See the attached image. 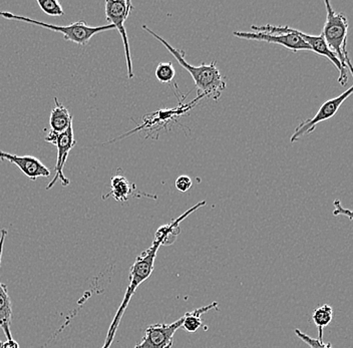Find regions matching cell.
<instances>
[{"mask_svg": "<svg viewBox=\"0 0 353 348\" xmlns=\"http://www.w3.org/2000/svg\"><path fill=\"white\" fill-rule=\"evenodd\" d=\"M143 30L153 35L154 39L162 43L165 48L175 57L181 67L185 68L191 74L196 88L199 90L198 94H205V98L212 99L215 101L219 100L221 96H222V92L226 89L227 85L224 76H222L219 68L216 65V61H212L210 65L202 63L199 67H194L193 65H190L185 59L184 50L173 48L163 37L154 32L151 28H148L145 24L143 25Z\"/></svg>", "mask_w": 353, "mask_h": 348, "instance_id": "6da1fadb", "label": "cell"}, {"mask_svg": "<svg viewBox=\"0 0 353 348\" xmlns=\"http://www.w3.org/2000/svg\"><path fill=\"white\" fill-rule=\"evenodd\" d=\"M326 21L324 23L322 37L328 48L336 56L341 67L353 74L352 63L348 56L347 45L348 19L342 12L333 10L330 1H325Z\"/></svg>", "mask_w": 353, "mask_h": 348, "instance_id": "7a4b0ae2", "label": "cell"}, {"mask_svg": "<svg viewBox=\"0 0 353 348\" xmlns=\"http://www.w3.org/2000/svg\"><path fill=\"white\" fill-rule=\"evenodd\" d=\"M0 17L10 19V21H23V23L32 24V25L41 26V28L54 30L55 32H61L63 35L65 41H72V43L83 46H87L88 43H90V39L94 37V35L101 34V32L116 30L112 24H105V25L101 26H90L85 21H77V23L70 24V25L59 26L54 25V24L35 21V19L23 17V15H17L6 12H0Z\"/></svg>", "mask_w": 353, "mask_h": 348, "instance_id": "3957f363", "label": "cell"}, {"mask_svg": "<svg viewBox=\"0 0 353 348\" xmlns=\"http://www.w3.org/2000/svg\"><path fill=\"white\" fill-rule=\"evenodd\" d=\"M204 98L205 94H198L197 98L190 103H185L184 105L180 101H179V107L175 108V109L160 110V111L154 112L153 114H147V116H143L142 124L138 125L136 129L132 130V131L123 134V135L119 136V138L110 140L103 145L112 144V143L117 142V141L128 138V136L132 135V134L138 133V132L143 131V130L149 131L145 139L152 138V136L154 135L158 136L159 132L161 130L167 129L168 125L171 124V123L176 122L179 116H183L186 112L191 111L194 107L197 105L198 101Z\"/></svg>", "mask_w": 353, "mask_h": 348, "instance_id": "277c9868", "label": "cell"}, {"mask_svg": "<svg viewBox=\"0 0 353 348\" xmlns=\"http://www.w3.org/2000/svg\"><path fill=\"white\" fill-rule=\"evenodd\" d=\"M252 30L256 32H267V34H285V32H293V34H297L298 37H301L304 41L309 46L311 50L315 54H319V56L327 57L331 63L334 65V67L339 70V76L337 81H339L341 85H347L348 76L347 72L341 67V63H339V59L336 56L333 54L332 52L328 48L326 45L325 41H324L322 34L319 35H308L304 34V32H300V30H294V28H289V26H277L272 25V24H265L262 26H252Z\"/></svg>", "mask_w": 353, "mask_h": 348, "instance_id": "5b68a950", "label": "cell"}, {"mask_svg": "<svg viewBox=\"0 0 353 348\" xmlns=\"http://www.w3.org/2000/svg\"><path fill=\"white\" fill-rule=\"evenodd\" d=\"M160 246H162V242H161V240L154 238L152 245L147 250L143 251L142 254L137 257L136 261L134 262L131 270H130V284L119 309L125 311L132 295L136 292L137 288L151 276L154 271L157 252H158Z\"/></svg>", "mask_w": 353, "mask_h": 348, "instance_id": "8992f818", "label": "cell"}, {"mask_svg": "<svg viewBox=\"0 0 353 348\" xmlns=\"http://www.w3.org/2000/svg\"><path fill=\"white\" fill-rule=\"evenodd\" d=\"M134 6L130 0H107L105 2V19L109 24H112L116 30L120 32L125 48V63H127L128 78L134 79V70H132L131 50H130L129 39L125 23L129 19Z\"/></svg>", "mask_w": 353, "mask_h": 348, "instance_id": "52a82bcc", "label": "cell"}, {"mask_svg": "<svg viewBox=\"0 0 353 348\" xmlns=\"http://www.w3.org/2000/svg\"><path fill=\"white\" fill-rule=\"evenodd\" d=\"M46 143L54 145L57 149V165H55V174L52 180L48 183L46 186V190H50L54 186L57 181H61L63 187L68 186L70 184V180L65 177L63 173V168L66 161H68L70 152L72 147L76 146V139H74V127L70 125L63 133L57 134L54 132H50L44 139Z\"/></svg>", "mask_w": 353, "mask_h": 348, "instance_id": "ba28073f", "label": "cell"}, {"mask_svg": "<svg viewBox=\"0 0 353 348\" xmlns=\"http://www.w3.org/2000/svg\"><path fill=\"white\" fill-rule=\"evenodd\" d=\"M352 92L353 87L342 92L341 96L325 101L323 105H321L319 112H316V114L312 119H309V120L300 123L290 138L291 144H294L302 136L312 134L316 125L320 124V123L325 122V121L332 119L337 114V112L339 111V109H341L342 103L352 96Z\"/></svg>", "mask_w": 353, "mask_h": 348, "instance_id": "9c48e42d", "label": "cell"}, {"mask_svg": "<svg viewBox=\"0 0 353 348\" xmlns=\"http://www.w3.org/2000/svg\"><path fill=\"white\" fill-rule=\"evenodd\" d=\"M183 316L175 323H156L147 327L141 342L134 348H172L174 343V336L182 326Z\"/></svg>", "mask_w": 353, "mask_h": 348, "instance_id": "30bf717a", "label": "cell"}, {"mask_svg": "<svg viewBox=\"0 0 353 348\" xmlns=\"http://www.w3.org/2000/svg\"><path fill=\"white\" fill-rule=\"evenodd\" d=\"M233 34L239 39H251V41H264V43H275L284 46L293 52H312L310 46L297 34L293 32L285 34H267V32H234Z\"/></svg>", "mask_w": 353, "mask_h": 348, "instance_id": "8fae6325", "label": "cell"}, {"mask_svg": "<svg viewBox=\"0 0 353 348\" xmlns=\"http://www.w3.org/2000/svg\"><path fill=\"white\" fill-rule=\"evenodd\" d=\"M0 160L8 161L10 164L15 165L26 177L32 181L37 180V178H48L50 176V169L44 166L39 158L32 156L14 155L0 150Z\"/></svg>", "mask_w": 353, "mask_h": 348, "instance_id": "7c38bea8", "label": "cell"}, {"mask_svg": "<svg viewBox=\"0 0 353 348\" xmlns=\"http://www.w3.org/2000/svg\"><path fill=\"white\" fill-rule=\"evenodd\" d=\"M6 236H8V230L2 229L0 231V267H1L2 253H3ZM11 319H12V306L8 295V286L0 281V327L3 330L8 341L13 340L10 331Z\"/></svg>", "mask_w": 353, "mask_h": 348, "instance_id": "4fadbf2b", "label": "cell"}, {"mask_svg": "<svg viewBox=\"0 0 353 348\" xmlns=\"http://www.w3.org/2000/svg\"><path fill=\"white\" fill-rule=\"evenodd\" d=\"M132 197H148L154 198V199L157 198L156 196L139 193V192H137L136 185L130 182L125 176L117 174L110 180V193L103 196V200H107L108 198H114L117 202L125 203Z\"/></svg>", "mask_w": 353, "mask_h": 348, "instance_id": "5bb4252c", "label": "cell"}, {"mask_svg": "<svg viewBox=\"0 0 353 348\" xmlns=\"http://www.w3.org/2000/svg\"><path fill=\"white\" fill-rule=\"evenodd\" d=\"M54 107L50 112V132L61 134L65 132L72 125V116L63 103H59V99L54 98Z\"/></svg>", "mask_w": 353, "mask_h": 348, "instance_id": "9a60e30c", "label": "cell"}, {"mask_svg": "<svg viewBox=\"0 0 353 348\" xmlns=\"http://www.w3.org/2000/svg\"><path fill=\"white\" fill-rule=\"evenodd\" d=\"M218 305H219L218 303H213L209 304V305L198 308V309L194 310V311L187 312V314L183 316L184 320H183L181 327L184 328V329L186 330L187 332H190V334L197 331L203 323L201 316H202L203 314H207L210 310L216 309Z\"/></svg>", "mask_w": 353, "mask_h": 348, "instance_id": "2e32d148", "label": "cell"}, {"mask_svg": "<svg viewBox=\"0 0 353 348\" xmlns=\"http://www.w3.org/2000/svg\"><path fill=\"white\" fill-rule=\"evenodd\" d=\"M333 319V309L330 304L320 305L313 311V323L319 328V338L323 340V329L330 325Z\"/></svg>", "mask_w": 353, "mask_h": 348, "instance_id": "e0dca14e", "label": "cell"}, {"mask_svg": "<svg viewBox=\"0 0 353 348\" xmlns=\"http://www.w3.org/2000/svg\"><path fill=\"white\" fill-rule=\"evenodd\" d=\"M176 76L175 68L172 63H159L156 68V78L162 83H169L173 81Z\"/></svg>", "mask_w": 353, "mask_h": 348, "instance_id": "ac0fdd59", "label": "cell"}, {"mask_svg": "<svg viewBox=\"0 0 353 348\" xmlns=\"http://www.w3.org/2000/svg\"><path fill=\"white\" fill-rule=\"evenodd\" d=\"M39 8L46 14L52 15V17H63V6L57 0H37Z\"/></svg>", "mask_w": 353, "mask_h": 348, "instance_id": "d6986e66", "label": "cell"}, {"mask_svg": "<svg viewBox=\"0 0 353 348\" xmlns=\"http://www.w3.org/2000/svg\"><path fill=\"white\" fill-rule=\"evenodd\" d=\"M294 332L298 338L301 339L310 348H333L330 342L324 343L323 340H320L319 338H313V337L307 336L297 328L294 330Z\"/></svg>", "mask_w": 353, "mask_h": 348, "instance_id": "ffe728a7", "label": "cell"}, {"mask_svg": "<svg viewBox=\"0 0 353 348\" xmlns=\"http://www.w3.org/2000/svg\"><path fill=\"white\" fill-rule=\"evenodd\" d=\"M175 186L176 190L180 191L181 193H186L193 186V182H192L191 178L189 176H180L178 179L176 180Z\"/></svg>", "mask_w": 353, "mask_h": 348, "instance_id": "44dd1931", "label": "cell"}, {"mask_svg": "<svg viewBox=\"0 0 353 348\" xmlns=\"http://www.w3.org/2000/svg\"><path fill=\"white\" fill-rule=\"evenodd\" d=\"M334 207L335 210L333 212V215L334 216H346L350 220H352V211L348 210V209H344L343 207L341 206V203L339 200H335L334 201Z\"/></svg>", "mask_w": 353, "mask_h": 348, "instance_id": "7402d4cb", "label": "cell"}]
</instances>
